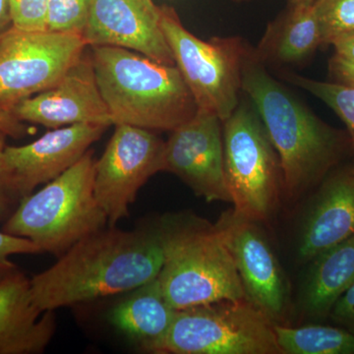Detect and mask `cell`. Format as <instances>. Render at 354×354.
<instances>
[{
    "label": "cell",
    "mask_w": 354,
    "mask_h": 354,
    "mask_svg": "<svg viewBox=\"0 0 354 354\" xmlns=\"http://www.w3.org/2000/svg\"><path fill=\"white\" fill-rule=\"evenodd\" d=\"M157 227L164 251L160 288L176 310L246 299L234 261L216 223L194 214H167Z\"/></svg>",
    "instance_id": "obj_4"
},
{
    "label": "cell",
    "mask_w": 354,
    "mask_h": 354,
    "mask_svg": "<svg viewBox=\"0 0 354 354\" xmlns=\"http://www.w3.org/2000/svg\"><path fill=\"white\" fill-rule=\"evenodd\" d=\"M259 223L234 208L216 223L234 261L246 299L272 323L281 324L288 304L285 274Z\"/></svg>",
    "instance_id": "obj_11"
},
{
    "label": "cell",
    "mask_w": 354,
    "mask_h": 354,
    "mask_svg": "<svg viewBox=\"0 0 354 354\" xmlns=\"http://www.w3.org/2000/svg\"><path fill=\"white\" fill-rule=\"evenodd\" d=\"M332 44L335 48V55L354 62V34L337 39Z\"/></svg>",
    "instance_id": "obj_31"
},
{
    "label": "cell",
    "mask_w": 354,
    "mask_h": 354,
    "mask_svg": "<svg viewBox=\"0 0 354 354\" xmlns=\"http://www.w3.org/2000/svg\"><path fill=\"white\" fill-rule=\"evenodd\" d=\"M354 234V176L349 169L323 184L310 205L298 239V256L313 260Z\"/></svg>",
    "instance_id": "obj_17"
},
{
    "label": "cell",
    "mask_w": 354,
    "mask_h": 354,
    "mask_svg": "<svg viewBox=\"0 0 354 354\" xmlns=\"http://www.w3.org/2000/svg\"><path fill=\"white\" fill-rule=\"evenodd\" d=\"M323 44L320 19L315 1L309 4H290L283 18L270 26L263 39L260 58L272 57L283 64H297L309 57Z\"/></svg>",
    "instance_id": "obj_20"
},
{
    "label": "cell",
    "mask_w": 354,
    "mask_h": 354,
    "mask_svg": "<svg viewBox=\"0 0 354 354\" xmlns=\"http://www.w3.org/2000/svg\"><path fill=\"white\" fill-rule=\"evenodd\" d=\"M311 261L300 304L305 315L325 319L337 300L354 283V234Z\"/></svg>",
    "instance_id": "obj_19"
},
{
    "label": "cell",
    "mask_w": 354,
    "mask_h": 354,
    "mask_svg": "<svg viewBox=\"0 0 354 354\" xmlns=\"http://www.w3.org/2000/svg\"><path fill=\"white\" fill-rule=\"evenodd\" d=\"M90 8L91 0H50L46 31L82 36Z\"/></svg>",
    "instance_id": "obj_23"
},
{
    "label": "cell",
    "mask_w": 354,
    "mask_h": 354,
    "mask_svg": "<svg viewBox=\"0 0 354 354\" xmlns=\"http://www.w3.org/2000/svg\"><path fill=\"white\" fill-rule=\"evenodd\" d=\"M241 80L242 91L259 114L278 153L283 193L288 199H298L339 160L342 139L268 73L255 50H247Z\"/></svg>",
    "instance_id": "obj_2"
},
{
    "label": "cell",
    "mask_w": 354,
    "mask_h": 354,
    "mask_svg": "<svg viewBox=\"0 0 354 354\" xmlns=\"http://www.w3.org/2000/svg\"><path fill=\"white\" fill-rule=\"evenodd\" d=\"M6 133L0 130V196L7 198L10 201H16L15 192H14L12 181H11L10 176H9L8 169H7L6 158H4V152L6 148Z\"/></svg>",
    "instance_id": "obj_28"
},
{
    "label": "cell",
    "mask_w": 354,
    "mask_h": 354,
    "mask_svg": "<svg viewBox=\"0 0 354 354\" xmlns=\"http://www.w3.org/2000/svg\"><path fill=\"white\" fill-rule=\"evenodd\" d=\"M39 253L41 249L29 239L0 232V281L18 270L10 260L11 256Z\"/></svg>",
    "instance_id": "obj_26"
},
{
    "label": "cell",
    "mask_w": 354,
    "mask_h": 354,
    "mask_svg": "<svg viewBox=\"0 0 354 354\" xmlns=\"http://www.w3.org/2000/svg\"><path fill=\"white\" fill-rule=\"evenodd\" d=\"M164 251L157 227L102 228L77 242L55 264L32 279L35 304L41 311L130 292L158 278Z\"/></svg>",
    "instance_id": "obj_1"
},
{
    "label": "cell",
    "mask_w": 354,
    "mask_h": 354,
    "mask_svg": "<svg viewBox=\"0 0 354 354\" xmlns=\"http://www.w3.org/2000/svg\"><path fill=\"white\" fill-rule=\"evenodd\" d=\"M348 169H349V171H351V174H353L354 176V164L353 165H351V167H348Z\"/></svg>",
    "instance_id": "obj_35"
},
{
    "label": "cell",
    "mask_w": 354,
    "mask_h": 354,
    "mask_svg": "<svg viewBox=\"0 0 354 354\" xmlns=\"http://www.w3.org/2000/svg\"><path fill=\"white\" fill-rule=\"evenodd\" d=\"M55 330V311L37 306L30 279L22 272L0 281V354L44 353Z\"/></svg>",
    "instance_id": "obj_16"
},
{
    "label": "cell",
    "mask_w": 354,
    "mask_h": 354,
    "mask_svg": "<svg viewBox=\"0 0 354 354\" xmlns=\"http://www.w3.org/2000/svg\"><path fill=\"white\" fill-rule=\"evenodd\" d=\"M95 160L88 150L68 171L20 200L3 232L34 242L60 257L84 237L102 230L108 218L95 195Z\"/></svg>",
    "instance_id": "obj_5"
},
{
    "label": "cell",
    "mask_w": 354,
    "mask_h": 354,
    "mask_svg": "<svg viewBox=\"0 0 354 354\" xmlns=\"http://www.w3.org/2000/svg\"><path fill=\"white\" fill-rule=\"evenodd\" d=\"M314 1L315 0H290V4H292V6H295V4H309Z\"/></svg>",
    "instance_id": "obj_34"
},
{
    "label": "cell",
    "mask_w": 354,
    "mask_h": 354,
    "mask_svg": "<svg viewBox=\"0 0 354 354\" xmlns=\"http://www.w3.org/2000/svg\"><path fill=\"white\" fill-rule=\"evenodd\" d=\"M160 26L174 64L187 84L198 109L225 121L234 113L242 91L246 44L239 38L203 41L184 27L171 7H160Z\"/></svg>",
    "instance_id": "obj_8"
},
{
    "label": "cell",
    "mask_w": 354,
    "mask_h": 354,
    "mask_svg": "<svg viewBox=\"0 0 354 354\" xmlns=\"http://www.w3.org/2000/svg\"><path fill=\"white\" fill-rule=\"evenodd\" d=\"M82 37L88 48L118 46L176 65L153 0H91Z\"/></svg>",
    "instance_id": "obj_14"
},
{
    "label": "cell",
    "mask_w": 354,
    "mask_h": 354,
    "mask_svg": "<svg viewBox=\"0 0 354 354\" xmlns=\"http://www.w3.org/2000/svg\"><path fill=\"white\" fill-rule=\"evenodd\" d=\"M330 70L335 82L354 87V62L335 55L330 59Z\"/></svg>",
    "instance_id": "obj_29"
},
{
    "label": "cell",
    "mask_w": 354,
    "mask_h": 354,
    "mask_svg": "<svg viewBox=\"0 0 354 354\" xmlns=\"http://www.w3.org/2000/svg\"><path fill=\"white\" fill-rule=\"evenodd\" d=\"M106 150L95 162V195L109 227L129 216V207L147 181L164 171L165 143L155 132L114 125Z\"/></svg>",
    "instance_id": "obj_10"
},
{
    "label": "cell",
    "mask_w": 354,
    "mask_h": 354,
    "mask_svg": "<svg viewBox=\"0 0 354 354\" xmlns=\"http://www.w3.org/2000/svg\"><path fill=\"white\" fill-rule=\"evenodd\" d=\"M12 201L3 196H0V220L6 218L9 214V209Z\"/></svg>",
    "instance_id": "obj_33"
},
{
    "label": "cell",
    "mask_w": 354,
    "mask_h": 354,
    "mask_svg": "<svg viewBox=\"0 0 354 354\" xmlns=\"http://www.w3.org/2000/svg\"><path fill=\"white\" fill-rule=\"evenodd\" d=\"M88 46L83 37L13 27L0 39V109L55 85Z\"/></svg>",
    "instance_id": "obj_9"
},
{
    "label": "cell",
    "mask_w": 354,
    "mask_h": 354,
    "mask_svg": "<svg viewBox=\"0 0 354 354\" xmlns=\"http://www.w3.org/2000/svg\"><path fill=\"white\" fill-rule=\"evenodd\" d=\"M108 127L69 125L55 128L24 146H6L4 158L17 200L73 167L99 141Z\"/></svg>",
    "instance_id": "obj_15"
},
{
    "label": "cell",
    "mask_w": 354,
    "mask_h": 354,
    "mask_svg": "<svg viewBox=\"0 0 354 354\" xmlns=\"http://www.w3.org/2000/svg\"><path fill=\"white\" fill-rule=\"evenodd\" d=\"M50 0H10L14 27L27 31H44Z\"/></svg>",
    "instance_id": "obj_25"
},
{
    "label": "cell",
    "mask_w": 354,
    "mask_h": 354,
    "mask_svg": "<svg viewBox=\"0 0 354 354\" xmlns=\"http://www.w3.org/2000/svg\"><path fill=\"white\" fill-rule=\"evenodd\" d=\"M11 113L22 122L53 129L83 123L113 125L87 50L53 87L19 102Z\"/></svg>",
    "instance_id": "obj_13"
},
{
    "label": "cell",
    "mask_w": 354,
    "mask_h": 354,
    "mask_svg": "<svg viewBox=\"0 0 354 354\" xmlns=\"http://www.w3.org/2000/svg\"><path fill=\"white\" fill-rule=\"evenodd\" d=\"M12 27L10 0H0V39Z\"/></svg>",
    "instance_id": "obj_32"
},
{
    "label": "cell",
    "mask_w": 354,
    "mask_h": 354,
    "mask_svg": "<svg viewBox=\"0 0 354 354\" xmlns=\"http://www.w3.org/2000/svg\"><path fill=\"white\" fill-rule=\"evenodd\" d=\"M288 80L298 87L318 97L332 109L344 121L354 150V87L337 82H324L295 74L288 75Z\"/></svg>",
    "instance_id": "obj_22"
},
{
    "label": "cell",
    "mask_w": 354,
    "mask_h": 354,
    "mask_svg": "<svg viewBox=\"0 0 354 354\" xmlns=\"http://www.w3.org/2000/svg\"><path fill=\"white\" fill-rule=\"evenodd\" d=\"M153 353L281 354L274 323L247 299L177 310Z\"/></svg>",
    "instance_id": "obj_7"
},
{
    "label": "cell",
    "mask_w": 354,
    "mask_h": 354,
    "mask_svg": "<svg viewBox=\"0 0 354 354\" xmlns=\"http://www.w3.org/2000/svg\"><path fill=\"white\" fill-rule=\"evenodd\" d=\"M274 332L281 354H354V335L344 328L274 324Z\"/></svg>",
    "instance_id": "obj_21"
},
{
    "label": "cell",
    "mask_w": 354,
    "mask_h": 354,
    "mask_svg": "<svg viewBox=\"0 0 354 354\" xmlns=\"http://www.w3.org/2000/svg\"><path fill=\"white\" fill-rule=\"evenodd\" d=\"M330 317L341 328L354 335V283L337 300Z\"/></svg>",
    "instance_id": "obj_27"
},
{
    "label": "cell",
    "mask_w": 354,
    "mask_h": 354,
    "mask_svg": "<svg viewBox=\"0 0 354 354\" xmlns=\"http://www.w3.org/2000/svg\"><path fill=\"white\" fill-rule=\"evenodd\" d=\"M90 53L113 125L171 132L197 113L176 65L118 46H91Z\"/></svg>",
    "instance_id": "obj_3"
},
{
    "label": "cell",
    "mask_w": 354,
    "mask_h": 354,
    "mask_svg": "<svg viewBox=\"0 0 354 354\" xmlns=\"http://www.w3.org/2000/svg\"><path fill=\"white\" fill-rule=\"evenodd\" d=\"M176 311L156 278L130 291L128 297L111 310L109 321L140 349L153 353L169 332Z\"/></svg>",
    "instance_id": "obj_18"
},
{
    "label": "cell",
    "mask_w": 354,
    "mask_h": 354,
    "mask_svg": "<svg viewBox=\"0 0 354 354\" xmlns=\"http://www.w3.org/2000/svg\"><path fill=\"white\" fill-rule=\"evenodd\" d=\"M315 3L323 44L354 34V0H315Z\"/></svg>",
    "instance_id": "obj_24"
},
{
    "label": "cell",
    "mask_w": 354,
    "mask_h": 354,
    "mask_svg": "<svg viewBox=\"0 0 354 354\" xmlns=\"http://www.w3.org/2000/svg\"><path fill=\"white\" fill-rule=\"evenodd\" d=\"M164 171L174 174L207 202L232 203L223 162V121L198 109L165 143Z\"/></svg>",
    "instance_id": "obj_12"
},
{
    "label": "cell",
    "mask_w": 354,
    "mask_h": 354,
    "mask_svg": "<svg viewBox=\"0 0 354 354\" xmlns=\"http://www.w3.org/2000/svg\"><path fill=\"white\" fill-rule=\"evenodd\" d=\"M0 130L14 139L23 138L30 132L24 122L16 118L12 113L2 109H0Z\"/></svg>",
    "instance_id": "obj_30"
},
{
    "label": "cell",
    "mask_w": 354,
    "mask_h": 354,
    "mask_svg": "<svg viewBox=\"0 0 354 354\" xmlns=\"http://www.w3.org/2000/svg\"><path fill=\"white\" fill-rule=\"evenodd\" d=\"M223 162L232 204L249 220L269 221L283 193L276 149L252 104L239 102L223 122Z\"/></svg>",
    "instance_id": "obj_6"
}]
</instances>
